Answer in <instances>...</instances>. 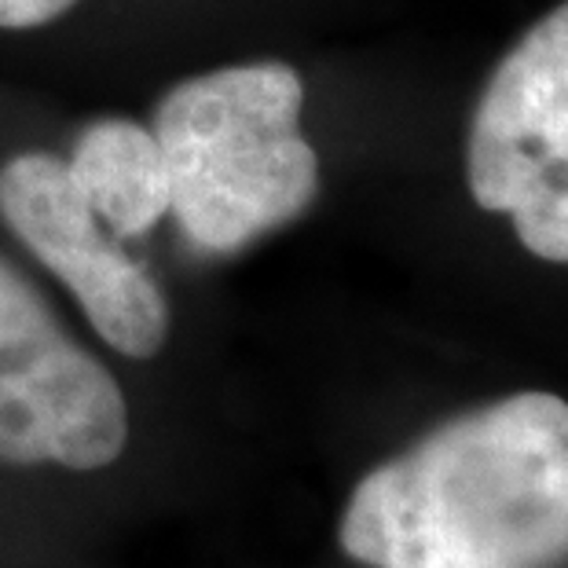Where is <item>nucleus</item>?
<instances>
[{
	"label": "nucleus",
	"mask_w": 568,
	"mask_h": 568,
	"mask_svg": "<svg viewBox=\"0 0 568 568\" xmlns=\"http://www.w3.org/2000/svg\"><path fill=\"white\" fill-rule=\"evenodd\" d=\"M125 440L129 407L118 382L0 261V458L100 469L125 452Z\"/></svg>",
	"instance_id": "4"
},
{
	"label": "nucleus",
	"mask_w": 568,
	"mask_h": 568,
	"mask_svg": "<svg viewBox=\"0 0 568 568\" xmlns=\"http://www.w3.org/2000/svg\"><path fill=\"white\" fill-rule=\"evenodd\" d=\"M78 0H0V30H33L59 19Z\"/></svg>",
	"instance_id": "7"
},
{
	"label": "nucleus",
	"mask_w": 568,
	"mask_h": 568,
	"mask_svg": "<svg viewBox=\"0 0 568 568\" xmlns=\"http://www.w3.org/2000/svg\"><path fill=\"white\" fill-rule=\"evenodd\" d=\"M81 199L118 235H143L169 213V176L151 129L103 118L81 132L67 162Z\"/></svg>",
	"instance_id": "6"
},
{
	"label": "nucleus",
	"mask_w": 568,
	"mask_h": 568,
	"mask_svg": "<svg viewBox=\"0 0 568 568\" xmlns=\"http://www.w3.org/2000/svg\"><path fill=\"white\" fill-rule=\"evenodd\" d=\"M466 184L480 210L514 216L528 253L568 264V0L506 52L480 92Z\"/></svg>",
	"instance_id": "3"
},
{
	"label": "nucleus",
	"mask_w": 568,
	"mask_h": 568,
	"mask_svg": "<svg viewBox=\"0 0 568 568\" xmlns=\"http://www.w3.org/2000/svg\"><path fill=\"white\" fill-rule=\"evenodd\" d=\"M305 84L290 63H239L180 81L154 111L169 210L195 246L243 250L290 224L320 191L301 136Z\"/></svg>",
	"instance_id": "2"
},
{
	"label": "nucleus",
	"mask_w": 568,
	"mask_h": 568,
	"mask_svg": "<svg viewBox=\"0 0 568 568\" xmlns=\"http://www.w3.org/2000/svg\"><path fill=\"white\" fill-rule=\"evenodd\" d=\"M342 547L371 568H554L568 558V404L517 393L359 480Z\"/></svg>",
	"instance_id": "1"
},
{
	"label": "nucleus",
	"mask_w": 568,
	"mask_h": 568,
	"mask_svg": "<svg viewBox=\"0 0 568 568\" xmlns=\"http://www.w3.org/2000/svg\"><path fill=\"white\" fill-rule=\"evenodd\" d=\"M0 216L48 272L78 297L106 345L125 356H154L169 334L159 283L103 235L67 162L44 151L16 154L0 169Z\"/></svg>",
	"instance_id": "5"
}]
</instances>
